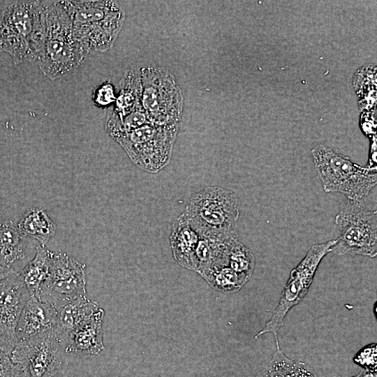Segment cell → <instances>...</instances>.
<instances>
[{
    "label": "cell",
    "instance_id": "obj_1",
    "mask_svg": "<svg viewBox=\"0 0 377 377\" xmlns=\"http://www.w3.org/2000/svg\"><path fill=\"white\" fill-rule=\"evenodd\" d=\"M86 56L73 37L71 21L61 1H43L27 60L54 80L77 68Z\"/></svg>",
    "mask_w": 377,
    "mask_h": 377
},
{
    "label": "cell",
    "instance_id": "obj_2",
    "mask_svg": "<svg viewBox=\"0 0 377 377\" xmlns=\"http://www.w3.org/2000/svg\"><path fill=\"white\" fill-rule=\"evenodd\" d=\"M68 13L73 37L86 55L104 52L114 44L125 13L114 1H61Z\"/></svg>",
    "mask_w": 377,
    "mask_h": 377
},
{
    "label": "cell",
    "instance_id": "obj_3",
    "mask_svg": "<svg viewBox=\"0 0 377 377\" xmlns=\"http://www.w3.org/2000/svg\"><path fill=\"white\" fill-rule=\"evenodd\" d=\"M311 155L327 193H339L348 200L362 201L377 184L376 167L356 164L322 144L311 150Z\"/></svg>",
    "mask_w": 377,
    "mask_h": 377
},
{
    "label": "cell",
    "instance_id": "obj_4",
    "mask_svg": "<svg viewBox=\"0 0 377 377\" xmlns=\"http://www.w3.org/2000/svg\"><path fill=\"white\" fill-rule=\"evenodd\" d=\"M66 353L54 327L17 341L11 354L13 377H57L64 370Z\"/></svg>",
    "mask_w": 377,
    "mask_h": 377
},
{
    "label": "cell",
    "instance_id": "obj_5",
    "mask_svg": "<svg viewBox=\"0 0 377 377\" xmlns=\"http://www.w3.org/2000/svg\"><path fill=\"white\" fill-rule=\"evenodd\" d=\"M184 213L201 235L230 233L235 232L239 202L232 191L209 186L190 198Z\"/></svg>",
    "mask_w": 377,
    "mask_h": 377
},
{
    "label": "cell",
    "instance_id": "obj_6",
    "mask_svg": "<svg viewBox=\"0 0 377 377\" xmlns=\"http://www.w3.org/2000/svg\"><path fill=\"white\" fill-rule=\"evenodd\" d=\"M178 125H158L152 122L111 137L125 150L140 168L156 172L170 162Z\"/></svg>",
    "mask_w": 377,
    "mask_h": 377
},
{
    "label": "cell",
    "instance_id": "obj_7",
    "mask_svg": "<svg viewBox=\"0 0 377 377\" xmlns=\"http://www.w3.org/2000/svg\"><path fill=\"white\" fill-rule=\"evenodd\" d=\"M141 103L152 123L178 125L183 109V96L168 71L147 66L140 70Z\"/></svg>",
    "mask_w": 377,
    "mask_h": 377
},
{
    "label": "cell",
    "instance_id": "obj_8",
    "mask_svg": "<svg viewBox=\"0 0 377 377\" xmlns=\"http://www.w3.org/2000/svg\"><path fill=\"white\" fill-rule=\"evenodd\" d=\"M339 234L332 251L337 254L374 258L377 255V212L362 201L348 200L336 216Z\"/></svg>",
    "mask_w": 377,
    "mask_h": 377
},
{
    "label": "cell",
    "instance_id": "obj_9",
    "mask_svg": "<svg viewBox=\"0 0 377 377\" xmlns=\"http://www.w3.org/2000/svg\"><path fill=\"white\" fill-rule=\"evenodd\" d=\"M336 242L335 239L327 242L313 245L305 257L290 273L281 297L269 320L256 338L266 333H272L276 346H279L278 333L289 311L300 302L307 293L316 272L323 258L330 252Z\"/></svg>",
    "mask_w": 377,
    "mask_h": 377
},
{
    "label": "cell",
    "instance_id": "obj_10",
    "mask_svg": "<svg viewBox=\"0 0 377 377\" xmlns=\"http://www.w3.org/2000/svg\"><path fill=\"white\" fill-rule=\"evenodd\" d=\"M41 3L16 1L0 13V51L8 53L15 64L27 59Z\"/></svg>",
    "mask_w": 377,
    "mask_h": 377
},
{
    "label": "cell",
    "instance_id": "obj_11",
    "mask_svg": "<svg viewBox=\"0 0 377 377\" xmlns=\"http://www.w3.org/2000/svg\"><path fill=\"white\" fill-rule=\"evenodd\" d=\"M86 265L74 257L54 252L48 279L38 300L54 309L71 300L87 297Z\"/></svg>",
    "mask_w": 377,
    "mask_h": 377
},
{
    "label": "cell",
    "instance_id": "obj_12",
    "mask_svg": "<svg viewBox=\"0 0 377 377\" xmlns=\"http://www.w3.org/2000/svg\"><path fill=\"white\" fill-rule=\"evenodd\" d=\"M30 297L18 272H11L0 279V329L16 341L15 328Z\"/></svg>",
    "mask_w": 377,
    "mask_h": 377
},
{
    "label": "cell",
    "instance_id": "obj_13",
    "mask_svg": "<svg viewBox=\"0 0 377 377\" xmlns=\"http://www.w3.org/2000/svg\"><path fill=\"white\" fill-rule=\"evenodd\" d=\"M104 311L98 308L78 325L68 336L65 351L77 355H96L104 349L103 319Z\"/></svg>",
    "mask_w": 377,
    "mask_h": 377
},
{
    "label": "cell",
    "instance_id": "obj_14",
    "mask_svg": "<svg viewBox=\"0 0 377 377\" xmlns=\"http://www.w3.org/2000/svg\"><path fill=\"white\" fill-rule=\"evenodd\" d=\"M56 311L48 303L35 297L26 302L15 328L17 341L29 339L54 327Z\"/></svg>",
    "mask_w": 377,
    "mask_h": 377
},
{
    "label": "cell",
    "instance_id": "obj_15",
    "mask_svg": "<svg viewBox=\"0 0 377 377\" xmlns=\"http://www.w3.org/2000/svg\"><path fill=\"white\" fill-rule=\"evenodd\" d=\"M201 235L184 212L173 222L170 244L178 263L193 270L194 256Z\"/></svg>",
    "mask_w": 377,
    "mask_h": 377
},
{
    "label": "cell",
    "instance_id": "obj_16",
    "mask_svg": "<svg viewBox=\"0 0 377 377\" xmlns=\"http://www.w3.org/2000/svg\"><path fill=\"white\" fill-rule=\"evenodd\" d=\"M27 237L12 220L0 223V267L15 272L26 257Z\"/></svg>",
    "mask_w": 377,
    "mask_h": 377
},
{
    "label": "cell",
    "instance_id": "obj_17",
    "mask_svg": "<svg viewBox=\"0 0 377 377\" xmlns=\"http://www.w3.org/2000/svg\"><path fill=\"white\" fill-rule=\"evenodd\" d=\"M98 304L87 297L71 300L54 309L56 318L54 330L59 337L66 344L68 334L82 322L98 309Z\"/></svg>",
    "mask_w": 377,
    "mask_h": 377
},
{
    "label": "cell",
    "instance_id": "obj_18",
    "mask_svg": "<svg viewBox=\"0 0 377 377\" xmlns=\"http://www.w3.org/2000/svg\"><path fill=\"white\" fill-rule=\"evenodd\" d=\"M53 253L45 246H37L34 258L18 272L31 296L37 299L48 279Z\"/></svg>",
    "mask_w": 377,
    "mask_h": 377
},
{
    "label": "cell",
    "instance_id": "obj_19",
    "mask_svg": "<svg viewBox=\"0 0 377 377\" xmlns=\"http://www.w3.org/2000/svg\"><path fill=\"white\" fill-rule=\"evenodd\" d=\"M17 226L26 237L36 239L43 246L54 236L57 230L55 223L45 210L38 207L29 209L23 214Z\"/></svg>",
    "mask_w": 377,
    "mask_h": 377
},
{
    "label": "cell",
    "instance_id": "obj_20",
    "mask_svg": "<svg viewBox=\"0 0 377 377\" xmlns=\"http://www.w3.org/2000/svg\"><path fill=\"white\" fill-rule=\"evenodd\" d=\"M115 102L114 110L108 118L116 121L121 120L142 104L140 77L134 71L129 70L124 73Z\"/></svg>",
    "mask_w": 377,
    "mask_h": 377
},
{
    "label": "cell",
    "instance_id": "obj_21",
    "mask_svg": "<svg viewBox=\"0 0 377 377\" xmlns=\"http://www.w3.org/2000/svg\"><path fill=\"white\" fill-rule=\"evenodd\" d=\"M256 377H317L311 367L286 357L280 347Z\"/></svg>",
    "mask_w": 377,
    "mask_h": 377
},
{
    "label": "cell",
    "instance_id": "obj_22",
    "mask_svg": "<svg viewBox=\"0 0 377 377\" xmlns=\"http://www.w3.org/2000/svg\"><path fill=\"white\" fill-rule=\"evenodd\" d=\"M200 274L214 288L226 293L238 290L249 280L228 265L214 266L203 271Z\"/></svg>",
    "mask_w": 377,
    "mask_h": 377
},
{
    "label": "cell",
    "instance_id": "obj_23",
    "mask_svg": "<svg viewBox=\"0 0 377 377\" xmlns=\"http://www.w3.org/2000/svg\"><path fill=\"white\" fill-rule=\"evenodd\" d=\"M227 260L228 265L232 269L250 279L255 267V256L237 235L230 244Z\"/></svg>",
    "mask_w": 377,
    "mask_h": 377
},
{
    "label": "cell",
    "instance_id": "obj_24",
    "mask_svg": "<svg viewBox=\"0 0 377 377\" xmlns=\"http://www.w3.org/2000/svg\"><path fill=\"white\" fill-rule=\"evenodd\" d=\"M16 342L0 329V377H13L11 354Z\"/></svg>",
    "mask_w": 377,
    "mask_h": 377
},
{
    "label": "cell",
    "instance_id": "obj_25",
    "mask_svg": "<svg viewBox=\"0 0 377 377\" xmlns=\"http://www.w3.org/2000/svg\"><path fill=\"white\" fill-rule=\"evenodd\" d=\"M355 364L362 369L376 371L377 366V346L371 343L362 348L353 357Z\"/></svg>",
    "mask_w": 377,
    "mask_h": 377
},
{
    "label": "cell",
    "instance_id": "obj_26",
    "mask_svg": "<svg viewBox=\"0 0 377 377\" xmlns=\"http://www.w3.org/2000/svg\"><path fill=\"white\" fill-rule=\"evenodd\" d=\"M113 85L106 82L98 86L94 91L92 100L98 107L106 106L116 101Z\"/></svg>",
    "mask_w": 377,
    "mask_h": 377
},
{
    "label": "cell",
    "instance_id": "obj_27",
    "mask_svg": "<svg viewBox=\"0 0 377 377\" xmlns=\"http://www.w3.org/2000/svg\"><path fill=\"white\" fill-rule=\"evenodd\" d=\"M358 377H377L376 371H368L362 369L357 376Z\"/></svg>",
    "mask_w": 377,
    "mask_h": 377
},
{
    "label": "cell",
    "instance_id": "obj_28",
    "mask_svg": "<svg viewBox=\"0 0 377 377\" xmlns=\"http://www.w3.org/2000/svg\"><path fill=\"white\" fill-rule=\"evenodd\" d=\"M11 272H11V271L0 267V279Z\"/></svg>",
    "mask_w": 377,
    "mask_h": 377
},
{
    "label": "cell",
    "instance_id": "obj_29",
    "mask_svg": "<svg viewBox=\"0 0 377 377\" xmlns=\"http://www.w3.org/2000/svg\"><path fill=\"white\" fill-rule=\"evenodd\" d=\"M356 377H358L357 376Z\"/></svg>",
    "mask_w": 377,
    "mask_h": 377
}]
</instances>
